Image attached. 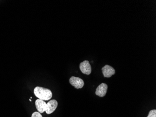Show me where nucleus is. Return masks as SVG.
I'll return each instance as SVG.
<instances>
[{"instance_id":"nucleus-5","label":"nucleus","mask_w":156,"mask_h":117,"mask_svg":"<svg viewBox=\"0 0 156 117\" xmlns=\"http://www.w3.org/2000/svg\"><path fill=\"white\" fill-rule=\"evenodd\" d=\"M101 70L105 77L109 78L115 74V69L109 65H105V66L102 68Z\"/></svg>"},{"instance_id":"nucleus-4","label":"nucleus","mask_w":156,"mask_h":117,"mask_svg":"<svg viewBox=\"0 0 156 117\" xmlns=\"http://www.w3.org/2000/svg\"><path fill=\"white\" fill-rule=\"evenodd\" d=\"M80 68L82 73L87 75H89L92 71L91 65L88 60L81 62L80 65Z\"/></svg>"},{"instance_id":"nucleus-8","label":"nucleus","mask_w":156,"mask_h":117,"mask_svg":"<svg viewBox=\"0 0 156 117\" xmlns=\"http://www.w3.org/2000/svg\"><path fill=\"white\" fill-rule=\"evenodd\" d=\"M147 117H156V110H152L151 111Z\"/></svg>"},{"instance_id":"nucleus-10","label":"nucleus","mask_w":156,"mask_h":117,"mask_svg":"<svg viewBox=\"0 0 156 117\" xmlns=\"http://www.w3.org/2000/svg\"><path fill=\"white\" fill-rule=\"evenodd\" d=\"M30 100V101H31V99H30V100Z\"/></svg>"},{"instance_id":"nucleus-6","label":"nucleus","mask_w":156,"mask_h":117,"mask_svg":"<svg viewBox=\"0 0 156 117\" xmlns=\"http://www.w3.org/2000/svg\"><path fill=\"white\" fill-rule=\"evenodd\" d=\"M108 85L105 83H102L99 85L96 89L95 94L98 96L103 97L106 95L108 90Z\"/></svg>"},{"instance_id":"nucleus-9","label":"nucleus","mask_w":156,"mask_h":117,"mask_svg":"<svg viewBox=\"0 0 156 117\" xmlns=\"http://www.w3.org/2000/svg\"><path fill=\"white\" fill-rule=\"evenodd\" d=\"M31 117H43L41 113L39 112H34L31 115Z\"/></svg>"},{"instance_id":"nucleus-7","label":"nucleus","mask_w":156,"mask_h":117,"mask_svg":"<svg viewBox=\"0 0 156 117\" xmlns=\"http://www.w3.org/2000/svg\"><path fill=\"white\" fill-rule=\"evenodd\" d=\"M35 105L37 111L40 113H43L45 111L46 107V103L44 100L37 99L35 101Z\"/></svg>"},{"instance_id":"nucleus-1","label":"nucleus","mask_w":156,"mask_h":117,"mask_svg":"<svg viewBox=\"0 0 156 117\" xmlns=\"http://www.w3.org/2000/svg\"><path fill=\"white\" fill-rule=\"evenodd\" d=\"M34 93L37 98L44 101H48L52 97L51 90L43 87H36L34 90Z\"/></svg>"},{"instance_id":"nucleus-2","label":"nucleus","mask_w":156,"mask_h":117,"mask_svg":"<svg viewBox=\"0 0 156 117\" xmlns=\"http://www.w3.org/2000/svg\"><path fill=\"white\" fill-rule=\"evenodd\" d=\"M69 82L75 88L79 89L83 88L84 85L83 80L79 77L72 76L69 79Z\"/></svg>"},{"instance_id":"nucleus-3","label":"nucleus","mask_w":156,"mask_h":117,"mask_svg":"<svg viewBox=\"0 0 156 117\" xmlns=\"http://www.w3.org/2000/svg\"><path fill=\"white\" fill-rule=\"evenodd\" d=\"M58 102L56 100H52L49 101L46 103V107L45 109V112L47 114H50L54 112L57 108Z\"/></svg>"}]
</instances>
